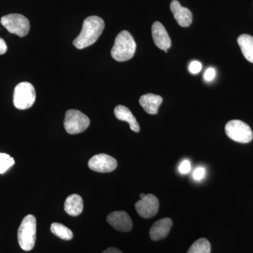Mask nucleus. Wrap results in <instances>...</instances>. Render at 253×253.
I'll return each mask as SVG.
<instances>
[{"label": "nucleus", "mask_w": 253, "mask_h": 253, "mask_svg": "<svg viewBox=\"0 0 253 253\" xmlns=\"http://www.w3.org/2000/svg\"><path fill=\"white\" fill-rule=\"evenodd\" d=\"M202 68V63L198 61H194L190 63L189 70L190 73H192V74H197V73L201 72Z\"/></svg>", "instance_id": "21"}, {"label": "nucleus", "mask_w": 253, "mask_h": 253, "mask_svg": "<svg viewBox=\"0 0 253 253\" xmlns=\"http://www.w3.org/2000/svg\"><path fill=\"white\" fill-rule=\"evenodd\" d=\"M14 158L9 155L0 153V174H4L10 168L14 166Z\"/></svg>", "instance_id": "20"}, {"label": "nucleus", "mask_w": 253, "mask_h": 253, "mask_svg": "<svg viewBox=\"0 0 253 253\" xmlns=\"http://www.w3.org/2000/svg\"><path fill=\"white\" fill-rule=\"evenodd\" d=\"M106 221L117 231L129 232L132 229V221L129 214L125 211L111 212L106 218Z\"/></svg>", "instance_id": "10"}, {"label": "nucleus", "mask_w": 253, "mask_h": 253, "mask_svg": "<svg viewBox=\"0 0 253 253\" xmlns=\"http://www.w3.org/2000/svg\"><path fill=\"white\" fill-rule=\"evenodd\" d=\"M37 221L33 214L24 217L18 230V241L20 247L25 251L34 248L36 241Z\"/></svg>", "instance_id": "3"}, {"label": "nucleus", "mask_w": 253, "mask_h": 253, "mask_svg": "<svg viewBox=\"0 0 253 253\" xmlns=\"http://www.w3.org/2000/svg\"><path fill=\"white\" fill-rule=\"evenodd\" d=\"M64 210L66 212L73 217L80 215L83 211V201L81 196L72 194L65 201Z\"/></svg>", "instance_id": "16"}, {"label": "nucleus", "mask_w": 253, "mask_h": 253, "mask_svg": "<svg viewBox=\"0 0 253 253\" xmlns=\"http://www.w3.org/2000/svg\"><path fill=\"white\" fill-rule=\"evenodd\" d=\"M51 231L55 236L65 241H70L73 238L72 231L68 229L67 226L60 223H52L51 225Z\"/></svg>", "instance_id": "18"}, {"label": "nucleus", "mask_w": 253, "mask_h": 253, "mask_svg": "<svg viewBox=\"0 0 253 253\" xmlns=\"http://www.w3.org/2000/svg\"><path fill=\"white\" fill-rule=\"evenodd\" d=\"M237 41L244 57L253 63V37L243 34L238 38Z\"/></svg>", "instance_id": "17"}, {"label": "nucleus", "mask_w": 253, "mask_h": 253, "mask_svg": "<svg viewBox=\"0 0 253 253\" xmlns=\"http://www.w3.org/2000/svg\"><path fill=\"white\" fill-rule=\"evenodd\" d=\"M205 173H206V171H205L204 168H196L194 173H193V177H194V179H196V180H201V179L204 177Z\"/></svg>", "instance_id": "24"}, {"label": "nucleus", "mask_w": 253, "mask_h": 253, "mask_svg": "<svg viewBox=\"0 0 253 253\" xmlns=\"http://www.w3.org/2000/svg\"><path fill=\"white\" fill-rule=\"evenodd\" d=\"M145 196H146V194H141L140 195V199H143V198H144Z\"/></svg>", "instance_id": "27"}, {"label": "nucleus", "mask_w": 253, "mask_h": 253, "mask_svg": "<svg viewBox=\"0 0 253 253\" xmlns=\"http://www.w3.org/2000/svg\"><path fill=\"white\" fill-rule=\"evenodd\" d=\"M36 99L34 86L27 82L19 83L16 85L14 92V105L16 109H30Z\"/></svg>", "instance_id": "4"}, {"label": "nucleus", "mask_w": 253, "mask_h": 253, "mask_svg": "<svg viewBox=\"0 0 253 253\" xmlns=\"http://www.w3.org/2000/svg\"><path fill=\"white\" fill-rule=\"evenodd\" d=\"M1 23L10 33L21 38L27 36L31 28L28 18L18 14L3 16L1 18Z\"/></svg>", "instance_id": "7"}, {"label": "nucleus", "mask_w": 253, "mask_h": 253, "mask_svg": "<svg viewBox=\"0 0 253 253\" xmlns=\"http://www.w3.org/2000/svg\"><path fill=\"white\" fill-rule=\"evenodd\" d=\"M211 246L207 239L202 238L195 241L187 253H211Z\"/></svg>", "instance_id": "19"}, {"label": "nucleus", "mask_w": 253, "mask_h": 253, "mask_svg": "<svg viewBox=\"0 0 253 253\" xmlns=\"http://www.w3.org/2000/svg\"><path fill=\"white\" fill-rule=\"evenodd\" d=\"M151 33L155 44L159 49L168 52V50L171 47L172 42L166 28L163 26L162 23L159 21H156L151 28Z\"/></svg>", "instance_id": "11"}, {"label": "nucleus", "mask_w": 253, "mask_h": 253, "mask_svg": "<svg viewBox=\"0 0 253 253\" xmlns=\"http://www.w3.org/2000/svg\"><path fill=\"white\" fill-rule=\"evenodd\" d=\"M89 169L96 172L107 173L115 170L118 162L114 158L109 155L101 154L95 155L88 162Z\"/></svg>", "instance_id": "8"}, {"label": "nucleus", "mask_w": 253, "mask_h": 253, "mask_svg": "<svg viewBox=\"0 0 253 253\" xmlns=\"http://www.w3.org/2000/svg\"><path fill=\"white\" fill-rule=\"evenodd\" d=\"M102 253H123L120 250L116 249V248H109L106 249Z\"/></svg>", "instance_id": "26"}, {"label": "nucleus", "mask_w": 253, "mask_h": 253, "mask_svg": "<svg viewBox=\"0 0 253 253\" xmlns=\"http://www.w3.org/2000/svg\"><path fill=\"white\" fill-rule=\"evenodd\" d=\"M172 226V221L169 218H163L160 219L155 222L150 229V238L154 241L165 239L169 234Z\"/></svg>", "instance_id": "13"}, {"label": "nucleus", "mask_w": 253, "mask_h": 253, "mask_svg": "<svg viewBox=\"0 0 253 253\" xmlns=\"http://www.w3.org/2000/svg\"><path fill=\"white\" fill-rule=\"evenodd\" d=\"M163 102V98L159 95L146 94L142 95L139 99V104L149 114H157L160 106Z\"/></svg>", "instance_id": "14"}, {"label": "nucleus", "mask_w": 253, "mask_h": 253, "mask_svg": "<svg viewBox=\"0 0 253 253\" xmlns=\"http://www.w3.org/2000/svg\"><path fill=\"white\" fill-rule=\"evenodd\" d=\"M136 47L135 41L130 33L126 31H121L115 40L111 56L120 62L128 61L135 54Z\"/></svg>", "instance_id": "2"}, {"label": "nucleus", "mask_w": 253, "mask_h": 253, "mask_svg": "<svg viewBox=\"0 0 253 253\" xmlns=\"http://www.w3.org/2000/svg\"><path fill=\"white\" fill-rule=\"evenodd\" d=\"M225 131L231 139L241 144L251 142L253 138V131L249 125L239 120H233L226 123Z\"/></svg>", "instance_id": "6"}, {"label": "nucleus", "mask_w": 253, "mask_h": 253, "mask_svg": "<svg viewBox=\"0 0 253 253\" xmlns=\"http://www.w3.org/2000/svg\"><path fill=\"white\" fill-rule=\"evenodd\" d=\"M170 9L178 24L181 27H189L193 21L192 13L187 8L181 6L177 0H173Z\"/></svg>", "instance_id": "12"}, {"label": "nucleus", "mask_w": 253, "mask_h": 253, "mask_svg": "<svg viewBox=\"0 0 253 253\" xmlns=\"http://www.w3.org/2000/svg\"><path fill=\"white\" fill-rule=\"evenodd\" d=\"M136 212L145 219L154 217L159 210V201L156 196L147 194L135 204Z\"/></svg>", "instance_id": "9"}, {"label": "nucleus", "mask_w": 253, "mask_h": 253, "mask_svg": "<svg viewBox=\"0 0 253 253\" xmlns=\"http://www.w3.org/2000/svg\"><path fill=\"white\" fill-rule=\"evenodd\" d=\"M64 127L70 134H80L87 129L90 124L89 118L78 110L66 111L64 119Z\"/></svg>", "instance_id": "5"}, {"label": "nucleus", "mask_w": 253, "mask_h": 253, "mask_svg": "<svg viewBox=\"0 0 253 253\" xmlns=\"http://www.w3.org/2000/svg\"><path fill=\"white\" fill-rule=\"evenodd\" d=\"M7 51V46L2 38H0V55L4 54Z\"/></svg>", "instance_id": "25"}, {"label": "nucleus", "mask_w": 253, "mask_h": 253, "mask_svg": "<svg viewBox=\"0 0 253 253\" xmlns=\"http://www.w3.org/2000/svg\"><path fill=\"white\" fill-rule=\"evenodd\" d=\"M104 27L102 18L97 16H89L83 22L81 33L73 41V44L78 49L92 45L102 34Z\"/></svg>", "instance_id": "1"}, {"label": "nucleus", "mask_w": 253, "mask_h": 253, "mask_svg": "<svg viewBox=\"0 0 253 253\" xmlns=\"http://www.w3.org/2000/svg\"><path fill=\"white\" fill-rule=\"evenodd\" d=\"M216 76V71L214 68H209L206 70V72L204 74L205 81L207 82L212 81L214 79Z\"/></svg>", "instance_id": "23"}, {"label": "nucleus", "mask_w": 253, "mask_h": 253, "mask_svg": "<svg viewBox=\"0 0 253 253\" xmlns=\"http://www.w3.org/2000/svg\"><path fill=\"white\" fill-rule=\"evenodd\" d=\"M179 170L181 174H188L191 171V163L189 161L185 160V161L181 162L180 166H179Z\"/></svg>", "instance_id": "22"}, {"label": "nucleus", "mask_w": 253, "mask_h": 253, "mask_svg": "<svg viewBox=\"0 0 253 253\" xmlns=\"http://www.w3.org/2000/svg\"><path fill=\"white\" fill-rule=\"evenodd\" d=\"M114 114L116 118L119 121H126L129 125L131 130L139 132L140 131V126L136 121V118L131 112L130 110L126 106L119 105L114 109Z\"/></svg>", "instance_id": "15"}]
</instances>
